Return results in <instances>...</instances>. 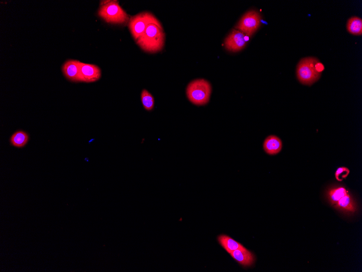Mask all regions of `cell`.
I'll return each instance as SVG.
<instances>
[{"mask_svg": "<svg viewBox=\"0 0 362 272\" xmlns=\"http://www.w3.org/2000/svg\"><path fill=\"white\" fill-rule=\"evenodd\" d=\"M80 62L69 60L63 66V71L65 77L72 82H80Z\"/></svg>", "mask_w": 362, "mask_h": 272, "instance_id": "cell-10", "label": "cell"}, {"mask_svg": "<svg viewBox=\"0 0 362 272\" xmlns=\"http://www.w3.org/2000/svg\"><path fill=\"white\" fill-rule=\"evenodd\" d=\"M150 24L162 26L158 20L149 12L140 13L130 18L128 23L129 29L136 41Z\"/></svg>", "mask_w": 362, "mask_h": 272, "instance_id": "cell-5", "label": "cell"}, {"mask_svg": "<svg viewBox=\"0 0 362 272\" xmlns=\"http://www.w3.org/2000/svg\"><path fill=\"white\" fill-rule=\"evenodd\" d=\"M230 254L234 260L245 267L251 266L255 261L254 254L246 248L234 250Z\"/></svg>", "mask_w": 362, "mask_h": 272, "instance_id": "cell-9", "label": "cell"}, {"mask_svg": "<svg viewBox=\"0 0 362 272\" xmlns=\"http://www.w3.org/2000/svg\"><path fill=\"white\" fill-rule=\"evenodd\" d=\"M347 194V191L343 187L333 189L328 192V198L332 204H336L340 199Z\"/></svg>", "mask_w": 362, "mask_h": 272, "instance_id": "cell-16", "label": "cell"}, {"mask_svg": "<svg viewBox=\"0 0 362 272\" xmlns=\"http://www.w3.org/2000/svg\"><path fill=\"white\" fill-rule=\"evenodd\" d=\"M29 141V136L26 132L18 131L11 138V143L13 147L22 148L25 147Z\"/></svg>", "mask_w": 362, "mask_h": 272, "instance_id": "cell-14", "label": "cell"}, {"mask_svg": "<svg viewBox=\"0 0 362 272\" xmlns=\"http://www.w3.org/2000/svg\"><path fill=\"white\" fill-rule=\"evenodd\" d=\"M318 61L316 58L307 57L301 59L299 62L297 76L301 83L311 85L318 80L321 75L316 68Z\"/></svg>", "mask_w": 362, "mask_h": 272, "instance_id": "cell-4", "label": "cell"}, {"mask_svg": "<svg viewBox=\"0 0 362 272\" xmlns=\"http://www.w3.org/2000/svg\"><path fill=\"white\" fill-rule=\"evenodd\" d=\"M79 66L80 82H95L101 77V70L98 66L80 62Z\"/></svg>", "mask_w": 362, "mask_h": 272, "instance_id": "cell-8", "label": "cell"}, {"mask_svg": "<svg viewBox=\"0 0 362 272\" xmlns=\"http://www.w3.org/2000/svg\"><path fill=\"white\" fill-rule=\"evenodd\" d=\"M261 17L256 11H250L241 18L236 29L247 36H251L260 28Z\"/></svg>", "mask_w": 362, "mask_h": 272, "instance_id": "cell-6", "label": "cell"}, {"mask_svg": "<svg viewBox=\"0 0 362 272\" xmlns=\"http://www.w3.org/2000/svg\"><path fill=\"white\" fill-rule=\"evenodd\" d=\"M212 92L211 84L204 79L191 82L187 88V95L193 104L203 105L209 102Z\"/></svg>", "mask_w": 362, "mask_h": 272, "instance_id": "cell-2", "label": "cell"}, {"mask_svg": "<svg viewBox=\"0 0 362 272\" xmlns=\"http://www.w3.org/2000/svg\"><path fill=\"white\" fill-rule=\"evenodd\" d=\"M141 101L144 108L147 111L152 110L155 105V100L150 93L144 89L141 94Z\"/></svg>", "mask_w": 362, "mask_h": 272, "instance_id": "cell-17", "label": "cell"}, {"mask_svg": "<svg viewBox=\"0 0 362 272\" xmlns=\"http://www.w3.org/2000/svg\"><path fill=\"white\" fill-rule=\"evenodd\" d=\"M282 142L280 139L274 135L267 137L264 143V149L267 154L276 155L282 149Z\"/></svg>", "mask_w": 362, "mask_h": 272, "instance_id": "cell-11", "label": "cell"}, {"mask_svg": "<svg viewBox=\"0 0 362 272\" xmlns=\"http://www.w3.org/2000/svg\"><path fill=\"white\" fill-rule=\"evenodd\" d=\"M336 206L341 209L350 212H353L356 210V205L352 197L348 194L341 198L336 203Z\"/></svg>", "mask_w": 362, "mask_h": 272, "instance_id": "cell-15", "label": "cell"}, {"mask_svg": "<svg viewBox=\"0 0 362 272\" xmlns=\"http://www.w3.org/2000/svg\"><path fill=\"white\" fill-rule=\"evenodd\" d=\"M98 15L107 23L123 25L128 23L130 18L117 1L100 6Z\"/></svg>", "mask_w": 362, "mask_h": 272, "instance_id": "cell-3", "label": "cell"}, {"mask_svg": "<svg viewBox=\"0 0 362 272\" xmlns=\"http://www.w3.org/2000/svg\"><path fill=\"white\" fill-rule=\"evenodd\" d=\"M165 33L162 26L150 24L147 26L143 34L136 41L140 48L144 51L155 54L162 51L165 43Z\"/></svg>", "mask_w": 362, "mask_h": 272, "instance_id": "cell-1", "label": "cell"}, {"mask_svg": "<svg viewBox=\"0 0 362 272\" xmlns=\"http://www.w3.org/2000/svg\"><path fill=\"white\" fill-rule=\"evenodd\" d=\"M218 241L229 254L234 250L238 249H245L243 245L236 240L233 239L231 237L226 235H221L218 237Z\"/></svg>", "mask_w": 362, "mask_h": 272, "instance_id": "cell-12", "label": "cell"}, {"mask_svg": "<svg viewBox=\"0 0 362 272\" xmlns=\"http://www.w3.org/2000/svg\"><path fill=\"white\" fill-rule=\"evenodd\" d=\"M346 28L348 32L355 36L362 34V20L357 17H353L348 20Z\"/></svg>", "mask_w": 362, "mask_h": 272, "instance_id": "cell-13", "label": "cell"}, {"mask_svg": "<svg viewBox=\"0 0 362 272\" xmlns=\"http://www.w3.org/2000/svg\"><path fill=\"white\" fill-rule=\"evenodd\" d=\"M349 173V170L346 168L341 167L337 170L335 177L338 181L341 182L343 181V179L346 178Z\"/></svg>", "mask_w": 362, "mask_h": 272, "instance_id": "cell-18", "label": "cell"}, {"mask_svg": "<svg viewBox=\"0 0 362 272\" xmlns=\"http://www.w3.org/2000/svg\"><path fill=\"white\" fill-rule=\"evenodd\" d=\"M246 35L239 30H233L225 41L226 48L231 52L243 50L246 45Z\"/></svg>", "mask_w": 362, "mask_h": 272, "instance_id": "cell-7", "label": "cell"}]
</instances>
